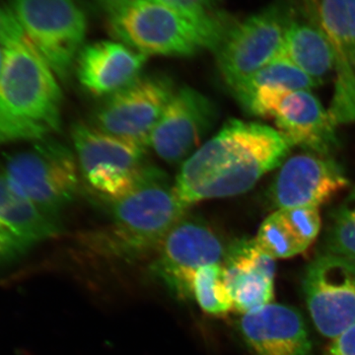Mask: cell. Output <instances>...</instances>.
<instances>
[{"label":"cell","mask_w":355,"mask_h":355,"mask_svg":"<svg viewBox=\"0 0 355 355\" xmlns=\"http://www.w3.org/2000/svg\"><path fill=\"white\" fill-rule=\"evenodd\" d=\"M324 248V254L355 261V188L331 214Z\"/></svg>","instance_id":"cell-24"},{"label":"cell","mask_w":355,"mask_h":355,"mask_svg":"<svg viewBox=\"0 0 355 355\" xmlns=\"http://www.w3.org/2000/svg\"><path fill=\"white\" fill-rule=\"evenodd\" d=\"M167 3L196 13L214 12L216 0H163Z\"/></svg>","instance_id":"cell-27"},{"label":"cell","mask_w":355,"mask_h":355,"mask_svg":"<svg viewBox=\"0 0 355 355\" xmlns=\"http://www.w3.org/2000/svg\"><path fill=\"white\" fill-rule=\"evenodd\" d=\"M1 174L18 195L55 217L78 190L76 153L50 137L8 156Z\"/></svg>","instance_id":"cell-5"},{"label":"cell","mask_w":355,"mask_h":355,"mask_svg":"<svg viewBox=\"0 0 355 355\" xmlns=\"http://www.w3.org/2000/svg\"><path fill=\"white\" fill-rule=\"evenodd\" d=\"M72 140L86 183L110 202L135 190L148 171L144 164L146 146L83 123L74 125Z\"/></svg>","instance_id":"cell-7"},{"label":"cell","mask_w":355,"mask_h":355,"mask_svg":"<svg viewBox=\"0 0 355 355\" xmlns=\"http://www.w3.org/2000/svg\"><path fill=\"white\" fill-rule=\"evenodd\" d=\"M279 58L295 65L319 85L336 71V55L330 40L309 18L292 13Z\"/></svg>","instance_id":"cell-21"},{"label":"cell","mask_w":355,"mask_h":355,"mask_svg":"<svg viewBox=\"0 0 355 355\" xmlns=\"http://www.w3.org/2000/svg\"><path fill=\"white\" fill-rule=\"evenodd\" d=\"M174 184L149 167L135 190L113 202L111 224L96 237L110 253L135 258L158 250L178 221L186 216Z\"/></svg>","instance_id":"cell-4"},{"label":"cell","mask_w":355,"mask_h":355,"mask_svg":"<svg viewBox=\"0 0 355 355\" xmlns=\"http://www.w3.org/2000/svg\"><path fill=\"white\" fill-rule=\"evenodd\" d=\"M7 7L58 78H69L87 33L83 4L78 0H8Z\"/></svg>","instance_id":"cell-6"},{"label":"cell","mask_w":355,"mask_h":355,"mask_svg":"<svg viewBox=\"0 0 355 355\" xmlns=\"http://www.w3.org/2000/svg\"><path fill=\"white\" fill-rule=\"evenodd\" d=\"M321 225L318 209H279L266 217L254 239L273 260L291 258L314 243Z\"/></svg>","instance_id":"cell-20"},{"label":"cell","mask_w":355,"mask_h":355,"mask_svg":"<svg viewBox=\"0 0 355 355\" xmlns=\"http://www.w3.org/2000/svg\"><path fill=\"white\" fill-rule=\"evenodd\" d=\"M25 34L14 17L8 7L0 6V44L6 46L7 44L22 38Z\"/></svg>","instance_id":"cell-25"},{"label":"cell","mask_w":355,"mask_h":355,"mask_svg":"<svg viewBox=\"0 0 355 355\" xmlns=\"http://www.w3.org/2000/svg\"><path fill=\"white\" fill-rule=\"evenodd\" d=\"M306 305L322 336L334 340L355 324V261L324 254L308 266L302 282Z\"/></svg>","instance_id":"cell-10"},{"label":"cell","mask_w":355,"mask_h":355,"mask_svg":"<svg viewBox=\"0 0 355 355\" xmlns=\"http://www.w3.org/2000/svg\"><path fill=\"white\" fill-rule=\"evenodd\" d=\"M349 186L340 165L331 157L303 154L284 161L270 187L273 207L318 209Z\"/></svg>","instance_id":"cell-14"},{"label":"cell","mask_w":355,"mask_h":355,"mask_svg":"<svg viewBox=\"0 0 355 355\" xmlns=\"http://www.w3.org/2000/svg\"><path fill=\"white\" fill-rule=\"evenodd\" d=\"M214 120L216 110L209 98L193 88L178 89L151 133L148 146L166 162L186 161Z\"/></svg>","instance_id":"cell-13"},{"label":"cell","mask_w":355,"mask_h":355,"mask_svg":"<svg viewBox=\"0 0 355 355\" xmlns=\"http://www.w3.org/2000/svg\"><path fill=\"white\" fill-rule=\"evenodd\" d=\"M193 298L207 314L224 315L233 309L232 299L224 282L221 263L203 266L196 272Z\"/></svg>","instance_id":"cell-23"},{"label":"cell","mask_w":355,"mask_h":355,"mask_svg":"<svg viewBox=\"0 0 355 355\" xmlns=\"http://www.w3.org/2000/svg\"><path fill=\"white\" fill-rule=\"evenodd\" d=\"M326 355H355V324L331 340Z\"/></svg>","instance_id":"cell-26"},{"label":"cell","mask_w":355,"mask_h":355,"mask_svg":"<svg viewBox=\"0 0 355 355\" xmlns=\"http://www.w3.org/2000/svg\"><path fill=\"white\" fill-rule=\"evenodd\" d=\"M292 147L275 128L229 121L184 161L174 184L177 197L188 209L203 200L246 193L284 164Z\"/></svg>","instance_id":"cell-1"},{"label":"cell","mask_w":355,"mask_h":355,"mask_svg":"<svg viewBox=\"0 0 355 355\" xmlns=\"http://www.w3.org/2000/svg\"><path fill=\"white\" fill-rule=\"evenodd\" d=\"M57 217L21 197L0 173V263L58 234Z\"/></svg>","instance_id":"cell-19"},{"label":"cell","mask_w":355,"mask_h":355,"mask_svg":"<svg viewBox=\"0 0 355 355\" xmlns=\"http://www.w3.org/2000/svg\"><path fill=\"white\" fill-rule=\"evenodd\" d=\"M224 261V282L233 309L244 315L272 303L275 260L254 239L239 240L231 245Z\"/></svg>","instance_id":"cell-15"},{"label":"cell","mask_w":355,"mask_h":355,"mask_svg":"<svg viewBox=\"0 0 355 355\" xmlns=\"http://www.w3.org/2000/svg\"><path fill=\"white\" fill-rule=\"evenodd\" d=\"M291 12L273 4L233 22L216 51L219 70L232 90L279 58Z\"/></svg>","instance_id":"cell-8"},{"label":"cell","mask_w":355,"mask_h":355,"mask_svg":"<svg viewBox=\"0 0 355 355\" xmlns=\"http://www.w3.org/2000/svg\"><path fill=\"white\" fill-rule=\"evenodd\" d=\"M240 331L256 355H312V342L301 313L270 303L243 315Z\"/></svg>","instance_id":"cell-17"},{"label":"cell","mask_w":355,"mask_h":355,"mask_svg":"<svg viewBox=\"0 0 355 355\" xmlns=\"http://www.w3.org/2000/svg\"><path fill=\"white\" fill-rule=\"evenodd\" d=\"M307 17L324 33L336 55L335 98L329 110L338 125L355 121V0H306Z\"/></svg>","instance_id":"cell-12"},{"label":"cell","mask_w":355,"mask_h":355,"mask_svg":"<svg viewBox=\"0 0 355 355\" xmlns=\"http://www.w3.org/2000/svg\"><path fill=\"white\" fill-rule=\"evenodd\" d=\"M4 64V46L0 44V73L2 71V67Z\"/></svg>","instance_id":"cell-29"},{"label":"cell","mask_w":355,"mask_h":355,"mask_svg":"<svg viewBox=\"0 0 355 355\" xmlns=\"http://www.w3.org/2000/svg\"><path fill=\"white\" fill-rule=\"evenodd\" d=\"M157 251L153 272L181 300L193 298L196 272L221 263L226 254L220 237L207 222L187 216L170 230Z\"/></svg>","instance_id":"cell-9"},{"label":"cell","mask_w":355,"mask_h":355,"mask_svg":"<svg viewBox=\"0 0 355 355\" xmlns=\"http://www.w3.org/2000/svg\"><path fill=\"white\" fill-rule=\"evenodd\" d=\"M58 77L26 36L4 46L0 73V147L49 139L62 123Z\"/></svg>","instance_id":"cell-2"},{"label":"cell","mask_w":355,"mask_h":355,"mask_svg":"<svg viewBox=\"0 0 355 355\" xmlns=\"http://www.w3.org/2000/svg\"><path fill=\"white\" fill-rule=\"evenodd\" d=\"M130 1H132V0H97L99 6L104 8L107 13Z\"/></svg>","instance_id":"cell-28"},{"label":"cell","mask_w":355,"mask_h":355,"mask_svg":"<svg viewBox=\"0 0 355 355\" xmlns=\"http://www.w3.org/2000/svg\"><path fill=\"white\" fill-rule=\"evenodd\" d=\"M175 91L164 76H140L107 97L96 112L95 128L146 147Z\"/></svg>","instance_id":"cell-11"},{"label":"cell","mask_w":355,"mask_h":355,"mask_svg":"<svg viewBox=\"0 0 355 355\" xmlns=\"http://www.w3.org/2000/svg\"><path fill=\"white\" fill-rule=\"evenodd\" d=\"M319 84L305 74L302 70L282 58H277L270 64L248 77L232 89L233 94L247 92L258 88H275L284 90H311Z\"/></svg>","instance_id":"cell-22"},{"label":"cell","mask_w":355,"mask_h":355,"mask_svg":"<svg viewBox=\"0 0 355 355\" xmlns=\"http://www.w3.org/2000/svg\"><path fill=\"white\" fill-rule=\"evenodd\" d=\"M233 22L216 11L191 12L163 0H132L108 12L114 38L146 57L216 51Z\"/></svg>","instance_id":"cell-3"},{"label":"cell","mask_w":355,"mask_h":355,"mask_svg":"<svg viewBox=\"0 0 355 355\" xmlns=\"http://www.w3.org/2000/svg\"><path fill=\"white\" fill-rule=\"evenodd\" d=\"M277 130L292 146L331 157L338 147L336 123L311 90L287 93L272 114Z\"/></svg>","instance_id":"cell-16"},{"label":"cell","mask_w":355,"mask_h":355,"mask_svg":"<svg viewBox=\"0 0 355 355\" xmlns=\"http://www.w3.org/2000/svg\"><path fill=\"white\" fill-rule=\"evenodd\" d=\"M146 58L119 41L96 42L79 53L77 77L93 95L110 96L139 78Z\"/></svg>","instance_id":"cell-18"}]
</instances>
